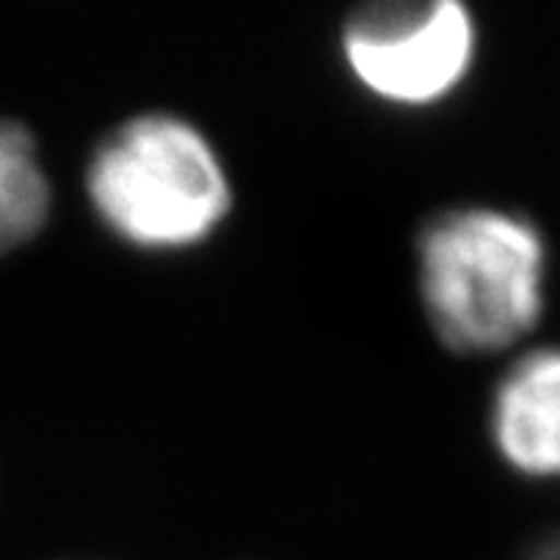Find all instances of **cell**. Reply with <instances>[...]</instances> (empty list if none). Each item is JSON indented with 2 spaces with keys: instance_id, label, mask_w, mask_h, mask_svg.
I'll return each mask as SVG.
<instances>
[{
  "instance_id": "obj_4",
  "label": "cell",
  "mask_w": 560,
  "mask_h": 560,
  "mask_svg": "<svg viewBox=\"0 0 560 560\" xmlns=\"http://www.w3.org/2000/svg\"><path fill=\"white\" fill-rule=\"evenodd\" d=\"M489 430L517 474L560 480V346L526 352L504 371Z\"/></svg>"
},
{
  "instance_id": "obj_1",
  "label": "cell",
  "mask_w": 560,
  "mask_h": 560,
  "mask_svg": "<svg viewBox=\"0 0 560 560\" xmlns=\"http://www.w3.org/2000/svg\"><path fill=\"white\" fill-rule=\"evenodd\" d=\"M415 256L420 305L445 349L492 355L539 327L548 243L523 212L445 209L423 221Z\"/></svg>"
},
{
  "instance_id": "obj_6",
  "label": "cell",
  "mask_w": 560,
  "mask_h": 560,
  "mask_svg": "<svg viewBox=\"0 0 560 560\" xmlns=\"http://www.w3.org/2000/svg\"><path fill=\"white\" fill-rule=\"evenodd\" d=\"M526 560H560V533H555V536H548L541 545H536L526 555Z\"/></svg>"
},
{
  "instance_id": "obj_5",
  "label": "cell",
  "mask_w": 560,
  "mask_h": 560,
  "mask_svg": "<svg viewBox=\"0 0 560 560\" xmlns=\"http://www.w3.org/2000/svg\"><path fill=\"white\" fill-rule=\"evenodd\" d=\"M54 212V187L35 135L0 119V256L32 243Z\"/></svg>"
},
{
  "instance_id": "obj_2",
  "label": "cell",
  "mask_w": 560,
  "mask_h": 560,
  "mask_svg": "<svg viewBox=\"0 0 560 560\" xmlns=\"http://www.w3.org/2000/svg\"><path fill=\"white\" fill-rule=\"evenodd\" d=\"M84 197L116 241L143 253L194 249L234 209L215 143L178 113H138L113 125L88 156Z\"/></svg>"
},
{
  "instance_id": "obj_3",
  "label": "cell",
  "mask_w": 560,
  "mask_h": 560,
  "mask_svg": "<svg viewBox=\"0 0 560 560\" xmlns=\"http://www.w3.org/2000/svg\"><path fill=\"white\" fill-rule=\"evenodd\" d=\"M349 75L383 103L430 106L467 79L477 25L455 0H389L355 10L340 32Z\"/></svg>"
}]
</instances>
